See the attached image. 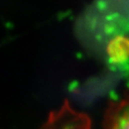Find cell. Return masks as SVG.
Wrapping results in <instances>:
<instances>
[{"label":"cell","instance_id":"obj_1","mask_svg":"<svg viewBox=\"0 0 129 129\" xmlns=\"http://www.w3.org/2000/svg\"><path fill=\"white\" fill-rule=\"evenodd\" d=\"M40 129H88V120L85 116L72 110L65 102L59 110L50 113Z\"/></svg>","mask_w":129,"mask_h":129},{"label":"cell","instance_id":"obj_2","mask_svg":"<svg viewBox=\"0 0 129 129\" xmlns=\"http://www.w3.org/2000/svg\"><path fill=\"white\" fill-rule=\"evenodd\" d=\"M104 129H129V96L110 106L104 120Z\"/></svg>","mask_w":129,"mask_h":129}]
</instances>
